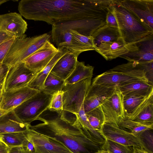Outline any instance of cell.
<instances>
[{"label": "cell", "instance_id": "52a82bcc", "mask_svg": "<svg viewBox=\"0 0 153 153\" xmlns=\"http://www.w3.org/2000/svg\"><path fill=\"white\" fill-rule=\"evenodd\" d=\"M91 83V78H88L74 84L65 85L62 91L63 110L74 114H78L88 90Z\"/></svg>", "mask_w": 153, "mask_h": 153}, {"label": "cell", "instance_id": "f6af8a7d", "mask_svg": "<svg viewBox=\"0 0 153 153\" xmlns=\"http://www.w3.org/2000/svg\"><path fill=\"white\" fill-rule=\"evenodd\" d=\"M7 73L0 76V88L3 85Z\"/></svg>", "mask_w": 153, "mask_h": 153}, {"label": "cell", "instance_id": "7402d4cb", "mask_svg": "<svg viewBox=\"0 0 153 153\" xmlns=\"http://www.w3.org/2000/svg\"><path fill=\"white\" fill-rule=\"evenodd\" d=\"M58 51L48 64L41 71L38 72L28 86L33 89L41 91L46 77L55 65L59 60L69 51L62 47L57 48Z\"/></svg>", "mask_w": 153, "mask_h": 153}, {"label": "cell", "instance_id": "cb8c5ba5", "mask_svg": "<svg viewBox=\"0 0 153 153\" xmlns=\"http://www.w3.org/2000/svg\"><path fill=\"white\" fill-rule=\"evenodd\" d=\"M95 48L106 42H115L121 37L118 28L106 24L97 29L92 35Z\"/></svg>", "mask_w": 153, "mask_h": 153}, {"label": "cell", "instance_id": "3957f363", "mask_svg": "<svg viewBox=\"0 0 153 153\" xmlns=\"http://www.w3.org/2000/svg\"><path fill=\"white\" fill-rule=\"evenodd\" d=\"M111 6L121 36L127 45H132L153 34V29L134 16L119 0H112Z\"/></svg>", "mask_w": 153, "mask_h": 153}, {"label": "cell", "instance_id": "44dd1931", "mask_svg": "<svg viewBox=\"0 0 153 153\" xmlns=\"http://www.w3.org/2000/svg\"><path fill=\"white\" fill-rule=\"evenodd\" d=\"M95 51L106 60L115 59L129 51L128 45L120 37L115 42H106L100 45Z\"/></svg>", "mask_w": 153, "mask_h": 153}, {"label": "cell", "instance_id": "bcb514c9", "mask_svg": "<svg viewBox=\"0 0 153 153\" xmlns=\"http://www.w3.org/2000/svg\"><path fill=\"white\" fill-rule=\"evenodd\" d=\"M4 91L3 85L0 88V103L2 98L3 93Z\"/></svg>", "mask_w": 153, "mask_h": 153}, {"label": "cell", "instance_id": "ac0fdd59", "mask_svg": "<svg viewBox=\"0 0 153 153\" xmlns=\"http://www.w3.org/2000/svg\"><path fill=\"white\" fill-rule=\"evenodd\" d=\"M116 87L111 88L91 84L84 101V108L85 113L100 106L113 93Z\"/></svg>", "mask_w": 153, "mask_h": 153}, {"label": "cell", "instance_id": "f907efd6", "mask_svg": "<svg viewBox=\"0 0 153 153\" xmlns=\"http://www.w3.org/2000/svg\"><path fill=\"white\" fill-rule=\"evenodd\" d=\"M8 1V0H0V5Z\"/></svg>", "mask_w": 153, "mask_h": 153}, {"label": "cell", "instance_id": "60d3db41", "mask_svg": "<svg viewBox=\"0 0 153 153\" xmlns=\"http://www.w3.org/2000/svg\"><path fill=\"white\" fill-rule=\"evenodd\" d=\"M12 38L5 33L0 32V45L3 42Z\"/></svg>", "mask_w": 153, "mask_h": 153}, {"label": "cell", "instance_id": "7dc6e473", "mask_svg": "<svg viewBox=\"0 0 153 153\" xmlns=\"http://www.w3.org/2000/svg\"><path fill=\"white\" fill-rule=\"evenodd\" d=\"M18 153H27L26 152L24 147H20V149Z\"/></svg>", "mask_w": 153, "mask_h": 153}, {"label": "cell", "instance_id": "6da1fadb", "mask_svg": "<svg viewBox=\"0 0 153 153\" xmlns=\"http://www.w3.org/2000/svg\"><path fill=\"white\" fill-rule=\"evenodd\" d=\"M111 0H22L18 10L25 18L56 22L83 19L106 21Z\"/></svg>", "mask_w": 153, "mask_h": 153}, {"label": "cell", "instance_id": "681fc988", "mask_svg": "<svg viewBox=\"0 0 153 153\" xmlns=\"http://www.w3.org/2000/svg\"><path fill=\"white\" fill-rule=\"evenodd\" d=\"M95 153H110L109 152L107 151L102 150V149L98 151Z\"/></svg>", "mask_w": 153, "mask_h": 153}, {"label": "cell", "instance_id": "ee69618b", "mask_svg": "<svg viewBox=\"0 0 153 153\" xmlns=\"http://www.w3.org/2000/svg\"><path fill=\"white\" fill-rule=\"evenodd\" d=\"M20 147H15L11 148L8 153H18L19 151Z\"/></svg>", "mask_w": 153, "mask_h": 153}, {"label": "cell", "instance_id": "e575fe53", "mask_svg": "<svg viewBox=\"0 0 153 153\" xmlns=\"http://www.w3.org/2000/svg\"><path fill=\"white\" fill-rule=\"evenodd\" d=\"M63 91H59L54 93L48 108V109L55 111L63 110Z\"/></svg>", "mask_w": 153, "mask_h": 153}, {"label": "cell", "instance_id": "d4e9b609", "mask_svg": "<svg viewBox=\"0 0 153 153\" xmlns=\"http://www.w3.org/2000/svg\"><path fill=\"white\" fill-rule=\"evenodd\" d=\"M123 96L137 95L147 97L153 91V84L139 81L117 87Z\"/></svg>", "mask_w": 153, "mask_h": 153}, {"label": "cell", "instance_id": "d590c367", "mask_svg": "<svg viewBox=\"0 0 153 153\" xmlns=\"http://www.w3.org/2000/svg\"><path fill=\"white\" fill-rule=\"evenodd\" d=\"M15 39L13 38L4 41L0 45V65L3 64L4 60L6 56Z\"/></svg>", "mask_w": 153, "mask_h": 153}, {"label": "cell", "instance_id": "836d02e7", "mask_svg": "<svg viewBox=\"0 0 153 153\" xmlns=\"http://www.w3.org/2000/svg\"><path fill=\"white\" fill-rule=\"evenodd\" d=\"M69 32L73 38L88 51L95 50L92 36H86L81 34L76 31L70 30Z\"/></svg>", "mask_w": 153, "mask_h": 153}, {"label": "cell", "instance_id": "8d00e7d4", "mask_svg": "<svg viewBox=\"0 0 153 153\" xmlns=\"http://www.w3.org/2000/svg\"><path fill=\"white\" fill-rule=\"evenodd\" d=\"M138 63L144 70L147 79L150 83L153 84V61Z\"/></svg>", "mask_w": 153, "mask_h": 153}, {"label": "cell", "instance_id": "74e56055", "mask_svg": "<svg viewBox=\"0 0 153 153\" xmlns=\"http://www.w3.org/2000/svg\"><path fill=\"white\" fill-rule=\"evenodd\" d=\"M106 24L108 26L118 28L115 18L112 12L111 5L106 14Z\"/></svg>", "mask_w": 153, "mask_h": 153}, {"label": "cell", "instance_id": "f1b7e54d", "mask_svg": "<svg viewBox=\"0 0 153 153\" xmlns=\"http://www.w3.org/2000/svg\"><path fill=\"white\" fill-rule=\"evenodd\" d=\"M26 139L24 132H18L0 134V140L10 148L15 147H23Z\"/></svg>", "mask_w": 153, "mask_h": 153}, {"label": "cell", "instance_id": "7c38bea8", "mask_svg": "<svg viewBox=\"0 0 153 153\" xmlns=\"http://www.w3.org/2000/svg\"><path fill=\"white\" fill-rule=\"evenodd\" d=\"M123 98L121 93L117 87H116L113 93L100 105L105 116V122L117 125L120 118L125 117Z\"/></svg>", "mask_w": 153, "mask_h": 153}, {"label": "cell", "instance_id": "1f68e13d", "mask_svg": "<svg viewBox=\"0 0 153 153\" xmlns=\"http://www.w3.org/2000/svg\"><path fill=\"white\" fill-rule=\"evenodd\" d=\"M101 149L110 153H133V147L123 145L105 139Z\"/></svg>", "mask_w": 153, "mask_h": 153}, {"label": "cell", "instance_id": "83f0119b", "mask_svg": "<svg viewBox=\"0 0 153 153\" xmlns=\"http://www.w3.org/2000/svg\"><path fill=\"white\" fill-rule=\"evenodd\" d=\"M65 85V80L50 72L45 79L41 91L47 94L53 95L62 91Z\"/></svg>", "mask_w": 153, "mask_h": 153}, {"label": "cell", "instance_id": "2e32d148", "mask_svg": "<svg viewBox=\"0 0 153 153\" xmlns=\"http://www.w3.org/2000/svg\"><path fill=\"white\" fill-rule=\"evenodd\" d=\"M134 16L153 29V0H119Z\"/></svg>", "mask_w": 153, "mask_h": 153}, {"label": "cell", "instance_id": "5bb4252c", "mask_svg": "<svg viewBox=\"0 0 153 153\" xmlns=\"http://www.w3.org/2000/svg\"><path fill=\"white\" fill-rule=\"evenodd\" d=\"M58 51V48L49 41L22 62L30 70L38 72L48 64Z\"/></svg>", "mask_w": 153, "mask_h": 153}, {"label": "cell", "instance_id": "ba28073f", "mask_svg": "<svg viewBox=\"0 0 153 153\" xmlns=\"http://www.w3.org/2000/svg\"><path fill=\"white\" fill-rule=\"evenodd\" d=\"M106 24V21L93 19L67 20L54 23L52 25L51 37L70 30L86 36H91L97 29Z\"/></svg>", "mask_w": 153, "mask_h": 153}, {"label": "cell", "instance_id": "b9f144b4", "mask_svg": "<svg viewBox=\"0 0 153 153\" xmlns=\"http://www.w3.org/2000/svg\"><path fill=\"white\" fill-rule=\"evenodd\" d=\"M9 69L8 67L5 65H0V76L7 73Z\"/></svg>", "mask_w": 153, "mask_h": 153}, {"label": "cell", "instance_id": "f35d334b", "mask_svg": "<svg viewBox=\"0 0 153 153\" xmlns=\"http://www.w3.org/2000/svg\"><path fill=\"white\" fill-rule=\"evenodd\" d=\"M23 147L25 148V150L27 153H33L35 151L33 144L27 138L25 142Z\"/></svg>", "mask_w": 153, "mask_h": 153}, {"label": "cell", "instance_id": "ffe728a7", "mask_svg": "<svg viewBox=\"0 0 153 153\" xmlns=\"http://www.w3.org/2000/svg\"><path fill=\"white\" fill-rule=\"evenodd\" d=\"M125 117L141 123H153V91L146 97L133 112Z\"/></svg>", "mask_w": 153, "mask_h": 153}, {"label": "cell", "instance_id": "4316f807", "mask_svg": "<svg viewBox=\"0 0 153 153\" xmlns=\"http://www.w3.org/2000/svg\"><path fill=\"white\" fill-rule=\"evenodd\" d=\"M117 125L121 128L137 136L138 134L144 130L153 129V123H139L125 117L120 118Z\"/></svg>", "mask_w": 153, "mask_h": 153}, {"label": "cell", "instance_id": "30bf717a", "mask_svg": "<svg viewBox=\"0 0 153 153\" xmlns=\"http://www.w3.org/2000/svg\"><path fill=\"white\" fill-rule=\"evenodd\" d=\"M37 73L28 68L23 62L10 67L3 85L4 91H8L27 86Z\"/></svg>", "mask_w": 153, "mask_h": 153}, {"label": "cell", "instance_id": "c3c4849f", "mask_svg": "<svg viewBox=\"0 0 153 153\" xmlns=\"http://www.w3.org/2000/svg\"><path fill=\"white\" fill-rule=\"evenodd\" d=\"M7 112L8 111H7L0 108V117L3 115Z\"/></svg>", "mask_w": 153, "mask_h": 153}, {"label": "cell", "instance_id": "4fadbf2b", "mask_svg": "<svg viewBox=\"0 0 153 153\" xmlns=\"http://www.w3.org/2000/svg\"><path fill=\"white\" fill-rule=\"evenodd\" d=\"M102 134L105 139L123 145L143 148L138 136L121 128L116 124L105 122L102 127Z\"/></svg>", "mask_w": 153, "mask_h": 153}, {"label": "cell", "instance_id": "4dcf8cb0", "mask_svg": "<svg viewBox=\"0 0 153 153\" xmlns=\"http://www.w3.org/2000/svg\"><path fill=\"white\" fill-rule=\"evenodd\" d=\"M123 97V103L126 117L132 113L147 96L129 95Z\"/></svg>", "mask_w": 153, "mask_h": 153}, {"label": "cell", "instance_id": "9c48e42d", "mask_svg": "<svg viewBox=\"0 0 153 153\" xmlns=\"http://www.w3.org/2000/svg\"><path fill=\"white\" fill-rule=\"evenodd\" d=\"M27 139L33 144V153H74L55 138L37 132L29 128L24 132Z\"/></svg>", "mask_w": 153, "mask_h": 153}, {"label": "cell", "instance_id": "d6986e66", "mask_svg": "<svg viewBox=\"0 0 153 153\" xmlns=\"http://www.w3.org/2000/svg\"><path fill=\"white\" fill-rule=\"evenodd\" d=\"M80 53L69 51L57 62L51 73L65 80L74 70Z\"/></svg>", "mask_w": 153, "mask_h": 153}, {"label": "cell", "instance_id": "9a60e30c", "mask_svg": "<svg viewBox=\"0 0 153 153\" xmlns=\"http://www.w3.org/2000/svg\"><path fill=\"white\" fill-rule=\"evenodd\" d=\"M27 29V23L20 14L10 12L0 15V32L12 38L22 37Z\"/></svg>", "mask_w": 153, "mask_h": 153}, {"label": "cell", "instance_id": "ab89813d", "mask_svg": "<svg viewBox=\"0 0 153 153\" xmlns=\"http://www.w3.org/2000/svg\"><path fill=\"white\" fill-rule=\"evenodd\" d=\"M10 148L0 140V153H8Z\"/></svg>", "mask_w": 153, "mask_h": 153}, {"label": "cell", "instance_id": "e0dca14e", "mask_svg": "<svg viewBox=\"0 0 153 153\" xmlns=\"http://www.w3.org/2000/svg\"><path fill=\"white\" fill-rule=\"evenodd\" d=\"M39 91L26 86L3 91L0 108L7 111L13 110Z\"/></svg>", "mask_w": 153, "mask_h": 153}, {"label": "cell", "instance_id": "484cf974", "mask_svg": "<svg viewBox=\"0 0 153 153\" xmlns=\"http://www.w3.org/2000/svg\"><path fill=\"white\" fill-rule=\"evenodd\" d=\"M94 67L85 65L84 62L77 61L75 68L71 75L65 80V85L74 84L89 78H92Z\"/></svg>", "mask_w": 153, "mask_h": 153}, {"label": "cell", "instance_id": "d6a6232c", "mask_svg": "<svg viewBox=\"0 0 153 153\" xmlns=\"http://www.w3.org/2000/svg\"><path fill=\"white\" fill-rule=\"evenodd\" d=\"M153 129L143 131L137 134L143 148L149 153H153Z\"/></svg>", "mask_w": 153, "mask_h": 153}, {"label": "cell", "instance_id": "277c9868", "mask_svg": "<svg viewBox=\"0 0 153 153\" xmlns=\"http://www.w3.org/2000/svg\"><path fill=\"white\" fill-rule=\"evenodd\" d=\"M139 81L150 82L138 62H128L97 75L91 84L115 88Z\"/></svg>", "mask_w": 153, "mask_h": 153}, {"label": "cell", "instance_id": "603a6c76", "mask_svg": "<svg viewBox=\"0 0 153 153\" xmlns=\"http://www.w3.org/2000/svg\"><path fill=\"white\" fill-rule=\"evenodd\" d=\"M16 116L13 110L8 111L0 117V134L14 132H25L29 128Z\"/></svg>", "mask_w": 153, "mask_h": 153}, {"label": "cell", "instance_id": "7bdbcfd3", "mask_svg": "<svg viewBox=\"0 0 153 153\" xmlns=\"http://www.w3.org/2000/svg\"><path fill=\"white\" fill-rule=\"evenodd\" d=\"M133 153H149L144 150L143 148L139 147L134 146Z\"/></svg>", "mask_w": 153, "mask_h": 153}, {"label": "cell", "instance_id": "5b68a950", "mask_svg": "<svg viewBox=\"0 0 153 153\" xmlns=\"http://www.w3.org/2000/svg\"><path fill=\"white\" fill-rule=\"evenodd\" d=\"M51 35L47 33L27 37L25 34L15 39L3 62L8 68L25 59L38 50L48 41Z\"/></svg>", "mask_w": 153, "mask_h": 153}, {"label": "cell", "instance_id": "f546056e", "mask_svg": "<svg viewBox=\"0 0 153 153\" xmlns=\"http://www.w3.org/2000/svg\"><path fill=\"white\" fill-rule=\"evenodd\" d=\"M86 114L91 126L95 130L102 134V128L105 122V120L100 106L94 108Z\"/></svg>", "mask_w": 153, "mask_h": 153}, {"label": "cell", "instance_id": "8992f818", "mask_svg": "<svg viewBox=\"0 0 153 153\" xmlns=\"http://www.w3.org/2000/svg\"><path fill=\"white\" fill-rule=\"evenodd\" d=\"M52 95L40 91L17 107L13 111L23 123L30 125L48 109Z\"/></svg>", "mask_w": 153, "mask_h": 153}, {"label": "cell", "instance_id": "7a4b0ae2", "mask_svg": "<svg viewBox=\"0 0 153 153\" xmlns=\"http://www.w3.org/2000/svg\"><path fill=\"white\" fill-rule=\"evenodd\" d=\"M37 120L43 122L29 128L37 132L53 137L62 143L74 153H95L103 144L90 139L76 119L72 124L61 117V111L48 109Z\"/></svg>", "mask_w": 153, "mask_h": 153}, {"label": "cell", "instance_id": "8fae6325", "mask_svg": "<svg viewBox=\"0 0 153 153\" xmlns=\"http://www.w3.org/2000/svg\"><path fill=\"white\" fill-rule=\"evenodd\" d=\"M129 51L119 56L128 62H144L153 61V34L128 46Z\"/></svg>", "mask_w": 153, "mask_h": 153}]
</instances>
